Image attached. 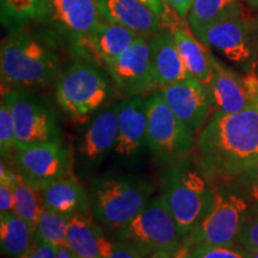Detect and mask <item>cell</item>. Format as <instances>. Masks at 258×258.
I'll return each instance as SVG.
<instances>
[{
    "label": "cell",
    "mask_w": 258,
    "mask_h": 258,
    "mask_svg": "<svg viewBox=\"0 0 258 258\" xmlns=\"http://www.w3.org/2000/svg\"><path fill=\"white\" fill-rule=\"evenodd\" d=\"M101 21L98 0H44L38 19L49 43L66 47L80 60H86L85 46Z\"/></svg>",
    "instance_id": "cell-4"
},
{
    "label": "cell",
    "mask_w": 258,
    "mask_h": 258,
    "mask_svg": "<svg viewBox=\"0 0 258 258\" xmlns=\"http://www.w3.org/2000/svg\"><path fill=\"white\" fill-rule=\"evenodd\" d=\"M147 109L141 96L125 97L118 106V138L115 152L132 157L146 145Z\"/></svg>",
    "instance_id": "cell-16"
},
{
    "label": "cell",
    "mask_w": 258,
    "mask_h": 258,
    "mask_svg": "<svg viewBox=\"0 0 258 258\" xmlns=\"http://www.w3.org/2000/svg\"><path fill=\"white\" fill-rule=\"evenodd\" d=\"M153 185L137 177H101L92 183L91 209L95 218L108 227H123L150 202Z\"/></svg>",
    "instance_id": "cell-7"
},
{
    "label": "cell",
    "mask_w": 258,
    "mask_h": 258,
    "mask_svg": "<svg viewBox=\"0 0 258 258\" xmlns=\"http://www.w3.org/2000/svg\"><path fill=\"white\" fill-rule=\"evenodd\" d=\"M213 108L218 111L239 112L251 106L244 77L212 54V78L208 84Z\"/></svg>",
    "instance_id": "cell-15"
},
{
    "label": "cell",
    "mask_w": 258,
    "mask_h": 258,
    "mask_svg": "<svg viewBox=\"0 0 258 258\" xmlns=\"http://www.w3.org/2000/svg\"><path fill=\"white\" fill-rule=\"evenodd\" d=\"M34 241V231L15 212L0 214V245L3 253L18 258Z\"/></svg>",
    "instance_id": "cell-25"
},
{
    "label": "cell",
    "mask_w": 258,
    "mask_h": 258,
    "mask_svg": "<svg viewBox=\"0 0 258 258\" xmlns=\"http://www.w3.org/2000/svg\"><path fill=\"white\" fill-rule=\"evenodd\" d=\"M72 217L73 215L43 209L34 230V240L55 245L57 247L64 246Z\"/></svg>",
    "instance_id": "cell-28"
},
{
    "label": "cell",
    "mask_w": 258,
    "mask_h": 258,
    "mask_svg": "<svg viewBox=\"0 0 258 258\" xmlns=\"http://www.w3.org/2000/svg\"><path fill=\"white\" fill-rule=\"evenodd\" d=\"M247 200L258 205V160L235 180Z\"/></svg>",
    "instance_id": "cell-32"
},
{
    "label": "cell",
    "mask_w": 258,
    "mask_h": 258,
    "mask_svg": "<svg viewBox=\"0 0 258 258\" xmlns=\"http://www.w3.org/2000/svg\"><path fill=\"white\" fill-rule=\"evenodd\" d=\"M140 3L151 10L154 15L161 18V23L166 15V3L165 0H139Z\"/></svg>",
    "instance_id": "cell-38"
},
{
    "label": "cell",
    "mask_w": 258,
    "mask_h": 258,
    "mask_svg": "<svg viewBox=\"0 0 258 258\" xmlns=\"http://www.w3.org/2000/svg\"><path fill=\"white\" fill-rule=\"evenodd\" d=\"M118 106L116 103L98 112L84 133L79 152L89 160H99L116 146L118 138Z\"/></svg>",
    "instance_id": "cell-22"
},
{
    "label": "cell",
    "mask_w": 258,
    "mask_h": 258,
    "mask_svg": "<svg viewBox=\"0 0 258 258\" xmlns=\"http://www.w3.org/2000/svg\"><path fill=\"white\" fill-rule=\"evenodd\" d=\"M190 77L208 85L212 78V51L183 25L169 27Z\"/></svg>",
    "instance_id": "cell-23"
},
{
    "label": "cell",
    "mask_w": 258,
    "mask_h": 258,
    "mask_svg": "<svg viewBox=\"0 0 258 258\" xmlns=\"http://www.w3.org/2000/svg\"><path fill=\"white\" fill-rule=\"evenodd\" d=\"M244 0H195L188 15L190 30L196 32L215 22L244 14Z\"/></svg>",
    "instance_id": "cell-24"
},
{
    "label": "cell",
    "mask_w": 258,
    "mask_h": 258,
    "mask_svg": "<svg viewBox=\"0 0 258 258\" xmlns=\"http://www.w3.org/2000/svg\"><path fill=\"white\" fill-rule=\"evenodd\" d=\"M235 244L247 252L258 251V205L247 213Z\"/></svg>",
    "instance_id": "cell-31"
},
{
    "label": "cell",
    "mask_w": 258,
    "mask_h": 258,
    "mask_svg": "<svg viewBox=\"0 0 258 258\" xmlns=\"http://www.w3.org/2000/svg\"><path fill=\"white\" fill-rule=\"evenodd\" d=\"M60 61L53 44L25 28L9 32L0 49L3 90L46 86L56 82Z\"/></svg>",
    "instance_id": "cell-2"
},
{
    "label": "cell",
    "mask_w": 258,
    "mask_h": 258,
    "mask_svg": "<svg viewBox=\"0 0 258 258\" xmlns=\"http://www.w3.org/2000/svg\"><path fill=\"white\" fill-rule=\"evenodd\" d=\"M170 165L163 195L180 232L186 237L211 211L215 185L192 159L186 158Z\"/></svg>",
    "instance_id": "cell-3"
},
{
    "label": "cell",
    "mask_w": 258,
    "mask_h": 258,
    "mask_svg": "<svg viewBox=\"0 0 258 258\" xmlns=\"http://www.w3.org/2000/svg\"><path fill=\"white\" fill-rule=\"evenodd\" d=\"M12 163L22 179L41 190L54 180L70 175L72 156L62 139H57L19 148L14 153Z\"/></svg>",
    "instance_id": "cell-12"
},
{
    "label": "cell",
    "mask_w": 258,
    "mask_h": 258,
    "mask_svg": "<svg viewBox=\"0 0 258 258\" xmlns=\"http://www.w3.org/2000/svg\"><path fill=\"white\" fill-rule=\"evenodd\" d=\"M140 35L123 27L102 19L85 46L86 60H93L106 67L120 57ZM91 62V61H90Z\"/></svg>",
    "instance_id": "cell-19"
},
{
    "label": "cell",
    "mask_w": 258,
    "mask_h": 258,
    "mask_svg": "<svg viewBox=\"0 0 258 258\" xmlns=\"http://www.w3.org/2000/svg\"><path fill=\"white\" fill-rule=\"evenodd\" d=\"M247 252V251H246ZM247 258H258V251H252V252H247Z\"/></svg>",
    "instance_id": "cell-43"
},
{
    "label": "cell",
    "mask_w": 258,
    "mask_h": 258,
    "mask_svg": "<svg viewBox=\"0 0 258 258\" xmlns=\"http://www.w3.org/2000/svg\"><path fill=\"white\" fill-rule=\"evenodd\" d=\"M253 47H254L253 72L258 76V15L253 19Z\"/></svg>",
    "instance_id": "cell-39"
},
{
    "label": "cell",
    "mask_w": 258,
    "mask_h": 258,
    "mask_svg": "<svg viewBox=\"0 0 258 258\" xmlns=\"http://www.w3.org/2000/svg\"><path fill=\"white\" fill-rule=\"evenodd\" d=\"M192 160L214 185L235 182L258 160V109L213 111L198 135Z\"/></svg>",
    "instance_id": "cell-1"
},
{
    "label": "cell",
    "mask_w": 258,
    "mask_h": 258,
    "mask_svg": "<svg viewBox=\"0 0 258 258\" xmlns=\"http://www.w3.org/2000/svg\"><path fill=\"white\" fill-rule=\"evenodd\" d=\"M112 244L89 213L74 214L66 235V244L79 258H108Z\"/></svg>",
    "instance_id": "cell-20"
},
{
    "label": "cell",
    "mask_w": 258,
    "mask_h": 258,
    "mask_svg": "<svg viewBox=\"0 0 258 258\" xmlns=\"http://www.w3.org/2000/svg\"><path fill=\"white\" fill-rule=\"evenodd\" d=\"M17 135L11 109L4 98L0 103V153L2 159H5L16 152Z\"/></svg>",
    "instance_id": "cell-29"
},
{
    "label": "cell",
    "mask_w": 258,
    "mask_h": 258,
    "mask_svg": "<svg viewBox=\"0 0 258 258\" xmlns=\"http://www.w3.org/2000/svg\"><path fill=\"white\" fill-rule=\"evenodd\" d=\"M249 200L235 190L215 185L211 211L185 237L182 247L233 246L249 213Z\"/></svg>",
    "instance_id": "cell-8"
},
{
    "label": "cell",
    "mask_w": 258,
    "mask_h": 258,
    "mask_svg": "<svg viewBox=\"0 0 258 258\" xmlns=\"http://www.w3.org/2000/svg\"><path fill=\"white\" fill-rule=\"evenodd\" d=\"M195 0H165L166 5L172 10L179 18L188 17L190 9Z\"/></svg>",
    "instance_id": "cell-37"
},
{
    "label": "cell",
    "mask_w": 258,
    "mask_h": 258,
    "mask_svg": "<svg viewBox=\"0 0 258 258\" xmlns=\"http://www.w3.org/2000/svg\"><path fill=\"white\" fill-rule=\"evenodd\" d=\"M173 258H247V252L237 245L233 246H198L180 250Z\"/></svg>",
    "instance_id": "cell-30"
},
{
    "label": "cell",
    "mask_w": 258,
    "mask_h": 258,
    "mask_svg": "<svg viewBox=\"0 0 258 258\" xmlns=\"http://www.w3.org/2000/svg\"><path fill=\"white\" fill-rule=\"evenodd\" d=\"M101 18L123 25L145 38L159 30L161 18L139 0H98Z\"/></svg>",
    "instance_id": "cell-18"
},
{
    "label": "cell",
    "mask_w": 258,
    "mask_h": 258,
    "mask_svg": "<svg viewBox=\"0 0 258 258\" xmlns=\"http://www.w3.org/2000/svg\"><path fill=\"white\" fill-rule=\"evenodd\" d=\"M177 117L195 135H199L211 117L212 96L207 85L188 78L160 90Z\"/></svg>",
    "instance_id": "cell-14"
},
{
    "label": "cell",
    "mask_w": 258,
    "mask_h": 258,
    "mask_svg": "<svg viewBox=\"0 0 258 258\" xmlns=\"http://www.w3.org/2000/svg\"><path fill=\"white\" fill-rule=\"evenodd\" d=\"M151 57L154 79L158 88H165L172 84L191 78L177 49L172 30L161 25L159 30L150 37Z\"/></svg>",
    "instance_id": "cell-17"
},
{
    "label": "cell",
    "mask_w": 258,
    "mask_h": 258,
    "mask_svg": "<svg viewBox=\"0 0 258 258\" xmlns=\"http://www.w3.org/2000/svg\"><path fill=\"white\" fill-rule=\"evenodd\" d=\"M56 258H76V254H74L69 247L61 246L57 249Z\"/></svg>",
    "instance_id": "cell-40"
},
{
    "label": "cell",
    "mask_w": 258,
    "mask_h": 258,
    "mask_svg": "<svg viewBox=\"0 0 258 258\" xmlns=\"http://www.w3.org/2000/svg\"><path fill=\"white\" fill-rule=\"evenodd\" d=\"M11 109L17 135V147L23 148L42 141L62 139L53 109L28 89H12L3 92Z\"/></svg>",
    "instance_id": "cell-10"
},
{
    "label": "cell",
    "mask_w": 258,
    "mask_h": 258,
    "mask_svg": "<svg viewBox=\"0 0 258 258\" xmlns=\"http://www.w3.org/2000/svg\"><path fill=\"white\" fill-rule=\"evenodd\" d=\"M44 0H0L2 25L9 32L38 22L43 10Z\"/></svg>",
    "instance_id": "cell-26"
},
{
    "label": "cell",
    "mask_w": 258,
    "mask_h": 258,
    "mask_svg": "<svg viewBox=\"0 0 258 258\" xmlns=\"http://www.w3.org/2000/svg\"><path fill=\"white\" fill-rule=\"evenodd\" d=\"M112 84L124 97L141 96L158 85L154 79L151 47L147 38L140 36L117 60L105 67Z\"/></svg>",
    "instance_id": "cell-13"
},
{
    "label": "cell",
    "mask_w": 258,
    "mask_h": 258,
    "mask_svg": "<svg viewBox=\"0 0 258 258\" xmlns=\"http://www.w3.org/2000/svg\"><path fill=\"white\" fill-rule=\"evenodd\" d=\"M115 235L117 241L134 247L145 258L158 251L175 257L185 240L164 195L151 199L133 220L116 230Z\"/></svg>",
    "instance_id": "cell-6"
},
{
    "label": "cell",
    "mask_w": 258,
    "mask_h": 258,
    "mask_svg": "<svg viewBox=\"0 0 258 258\" xmlns=\"http://www.w3.org/2000/svg\"><path fill=\"white\" fill-rule=\"evenodd\" d=\"M146 258H173L170 253L164 252V251H158V252H154Z\"/></svg>",
    "instance_id": "cell-41"
},
{
    "label": "cell",
    "mask_w": 258,
    "mask_h": 258,
    "mask_svg": "<svg viewBox=\"0 0 258 258\" xmlns=\"http://www.w3.org/2000/svg\"><path fill=\"white\" fill-rule=\"evenodd\" d=\"M11 184L15 194V214H17L22 220L27 222L31 230L34 231L38 218L44 209L40 190L28 184L17 172H16Z\"/></svg>",
    "instance_id": "cell-27"
},
{
    "label": "cell",
    "mask_w": 258,
    "mask_h": 258,
    "mask_svg": "<svg viewBox=\"0 0 258 258\" xmlns=\"http://www.w3.org/2000/svg\"><path fill=\"white\" fill-rule=\"evenodd\" d=\"M112 85L98 67L77 60L61 70L55 82L56 101L73 121L83 123L108 102Z\"/></svg>",
    "instance_id": "cell-5"
},
{
    "label": "cell",
    "mask_w": 258,
    "mask_h": 258,
    "mask_svg": "<svg viewBox=\"0 0 258 258\" xmlns=\"http://www.w3.org/2000/svg\"><path fill=\"white\" fill-rule=\"evenodd\" d=\"M108 258H145L139 251L129 245L122 243V241H116L112 244L111 252Z\"/></svg>",
    "instance_id": "cell-35"
},
{
    "label": "cell",
    "mask_w": 258,
    "mask_h": 258,
    "mask_svg": "<svg viewBox=\"0 0 258 258\" xmlns=\"http://www.w3.org/2000/svg\"><path fill=\"white\" fill-rule=\"evenodd\" d=\"M15 194L10 182H0V214L14 212Z\"/></svg>",
    "instance_id": "cell-34"
},
{
    "label": "cell",
    "mask_w": 258,
    "mask_h": 258,
    "mask_svg": "<svg viewBox=\"0 0 258 258\" xmlns=\"http://www.w3.org/2000/svg\"><path fill=\"white\" fill-rule=\"evenodd\" d=\"M40 194L43 207L48 211L74 215L91 209V198L72 173L43 186Z\"/></svg>",
    "instance_id": "cell-21"
},
{
    "label": "cell",
    "mask_w": 258,
    "mask_h": 258,
    "mask_svg": "<svg viewBox=\"0 0 258 258\" xmlns=\"http://www.w3.org/2000/svg\"><path fill=\"white\" fill-rule=\"evenodd\" d=\"M245 85H246L247 93H249L251 104L258 109V76L254 72L247 73L244 77Z\"/></svg>",
    "instance_id": "cell-36"
},
{
    "label": "cell",
    "mask_w": 258,
    "mask_h": 258,
    "mask_svg": "<svg viewBox=\"0 0 258 258\" xmlns=\"http://www.w3.org/2000/svg\"><path fill=\"white\" fill-rule=\"evenodd\" d=\"M247 5L252 9H258V0H246Z\"/></svg>",
    "instance_id": "cell-42"
},
{
    "label": "cell",
    "mask_w": 258,
    "mask_h": 258,
    "mask_svg": "<svg viewBox=\"0 0 258 258\" xmlns=\"http://www.w3.org/2000/svg\"><path fill=\"white\" fill-rule=\"evenodd\" d=\"M146 109V146L154 157L172 164L194 154L196 135L173 114L160 91L147 97Z\"/></svg>",
    "instance_id": "cell-9"
},
{
    "label": "cell",
    "mask_w": 258,
    "mask_h": 258,
    "mask_svg": "<svg viewBox=\"0 0 258 258\" xmlns=\"http://www.w3.org/2000/svg\"><path fill=\"white\" fill-rule=\"evenodd\" d=\"M57 249L55 245L32 241L30 247L18 258H56Z\"/></svg>",
    "instance_id": "cell-33"
},
{
    "label": "cell",
    "mask_w": 258,
    "mask_h": 258,
    "mask_svg": "<svg viewBox=\"0 0 258 258\" xmlns=\"http://www.w3.org/2000/svg\"><path fill=\"white\" fill-rule=\"evenodd\" d=\"M253 19L244 14L215 22L194 32L196 37L235 66L253 72Z\"/></svg>",
    "instance_id": "cell-11"
},
{
    "label": "cell",
    "mask_w": 258,
    "mask_h": 258,
    "mask_svg": "<svg viewBox=\"0 0 258 258\" xmlns=\"http://www.w3.org/2000/svg\"><path fill=\"white\" fill-rule=\"evenodd\" d=\"M76 258H79V257H77V256H76Z\"/></svg>",
    "instance_id": "cell-44"
}]
</instances>
